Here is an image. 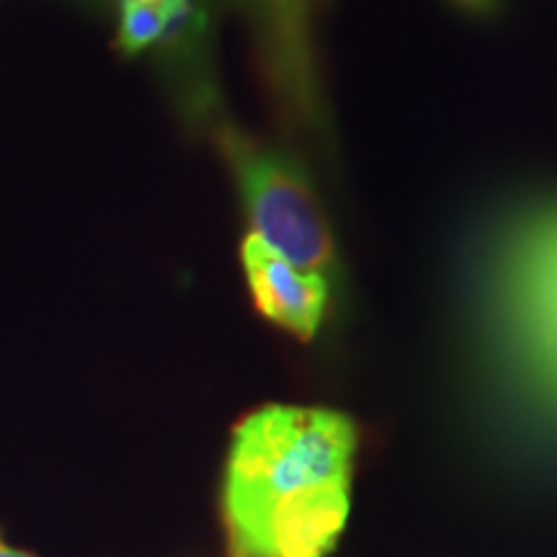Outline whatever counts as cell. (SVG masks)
<instances>
[{
	"mask_svg": "<svg viewBox=\"0 0 557 557\" xmlns=\"http://www.w3.org/2000/svg\"><path fill=\"white\" fill-rule=\"evenodd\" d=\"M357 426L338 410L267 406L243 418L222 478L225 557H325L351 513Z\"/></svg>",
	"mask_w": 557,
	"mask_h": 557,
	"instance_id": "cell-1",
	"label": "cell"
},
{
	"mask_svg": "<svg viewBox=\"0 0 557 557\" xmlns=\"http://www.w3.org/2000/svg\"><path fill=\"white\" fill-rule=\"evenodd\" d=\"M233 5L248 18L256 37V54L269 90L274 94L276 111L292 129L310 127L299 107L295 83H292L287 54H284L282 26H278L276 0H233Z\"/></svg>",
	"mask_w": 557,
	"mask_h": 557,
	"instance_id": "cell-5",
	"label": "cell"
},
{
	"mask_svg": "<svg viewBox=\"0 0 557 557\" xmlns=\"http://www.w3.org/2000/svg\"><path fill=\"white\" fill-rule=\"evenodd\" d=\"M240 253L250 295L261 315L299 341L315 338L329 305V284L323 274L295 269L259 235H248Z\"/></svg>",
	"mask_w": 557,
	"mask_h": 557,
	"instance_id": "cell-4",
	"label": "cell"
},
{
	"mask_svg": "<svg viewBox=\"0 0 557 557\" xmlns=\"http://www.w3.org/2000/svg\"><path fill=\"white\" fill-rule=\"evenodd\" d=\"M276 9L292 83H295L305 120H308L312 127L320 114L315 86V54H312L310 39V0H276Z\"/></svg>",
	"mask_w": 557,
	"mask_h": 557,
	"instance_id": "cell-6",
	"label": "cell"
},
{
	"mask_svg": "<svg viewBox=\"0 0 557 557\" xmlns=\"http://www.w3.org/2000/svg\"><path fill=\"white\" fill-rule=\"evenodd\" d=\"M165 11L148 3H120V32L116 45L124 54H137L158 45L165 29Z\"/></svg>",
	"mask_w": 557,
	"mask_h": 557,
	"instance_id": "cell-7",
	"label": "cell"
},
{
	"mask_svg": "<svg viewBox=\"0 0 557 557\" xmlns=\"http://www.w3.org/2000/svg\"><path fill=\"white\" fill-rule=\"evenodd\" d=\"M0 557H37V555H32V553H24V549H16V547L5 545V542L0 540Z\"/></svg>",
	"mask_w": 557,
	"mask_h": 557,
	"instance_id": "cell-9",
	"label": "cell"
},
{
	"mask_svg": "<svg viewBox=\"0 0 557 557\" xmlns=\"http://www.w3.org/2000/svg\"><path fill=\"white\" fill-rule=\"evenodd\" d=\"M459 9L478 13V16H487V13H496L500 0H455Z\"/></svg>",
	"mask_w": 557,
	"mask_h": 557,
	"instance_id": "cell-8",
	"label": "cell"
},
{
	"mask_svg": "<svg viewBox=\"0 0 557 557\" xmlns=\"http://www.w3.org/2000/svg\"><path fill=\"white\" fill-rule=\"evenodd\" d=\"M111 3H120V0H111Z\"/></svg>",
	"mask_w": 557,
	"mask_h": 557,
	"instance_id": "cell-10",
	"label": "cell"
},
{
	"mask_svg": "<svg viewBox=\"0 0 557 557\" xmlns=\"http://www.w3.org/2000/svg\"><path fill=\"white\" fill-rule=\"evenodd\" d=\"M485 297L529 372L557 400V197L519 207L493 235Z\"/></svg>",
	"mask_w": 557,
	"mask_h": 557,
	"instance_id": "cell-2",
	"label": "cell"
},
{
	"mask_svg": "<svg viewBox=\"0 0 557 557\" xmlns=\"http://www.w3.org/2000/svg\"><path fill=\"white\" fill-rule=\"evenodd\" d=\"M218 139L233 165L253 235L295 269L323 274L333 261V238L302 171L230 124L218 129Z\"/></svg>",
	"mask_w": 557,
	"mask_h": 557,
	"instance_id": "cell-3",
	"label": "cell"
}]
</instances>
